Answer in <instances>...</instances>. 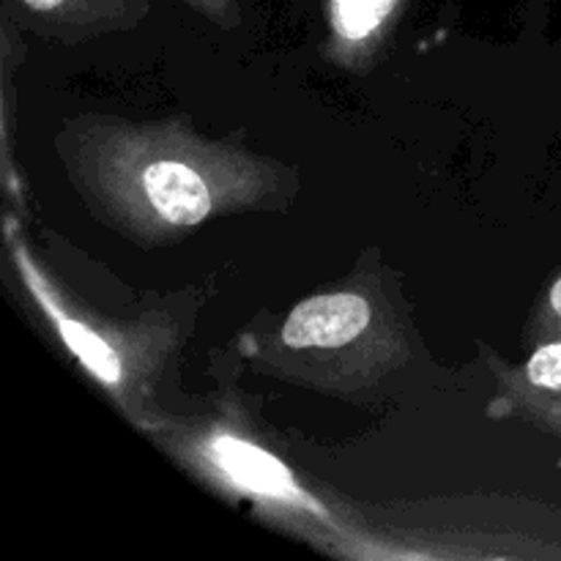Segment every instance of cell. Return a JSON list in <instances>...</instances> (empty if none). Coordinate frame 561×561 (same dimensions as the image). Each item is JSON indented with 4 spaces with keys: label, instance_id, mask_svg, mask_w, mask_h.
<instances>
[{
    "label": "cell",
    "instance_id": "cell-8",
    "mask_svg": "<svg viewBox=\"0 0 561 561\" xmlns=\"http://www.w3.org/2000/svg\"><path fill=\"white\" fill-rule=\"evenodd\" d=\"M551 307L561 316V279L553 285V290H551Z\"/></svg>",
    "mask_w": 561,
    "mask_h": 561
},
{
    "label": "cell",
    "instance_id": "cell-5",
    "mask_svg": "<svg viewBox=\"0 0 561 561\" xmlns=\"http://www.w3.org/2000/svg\"><path fill=\"white\" fill-rule=\"evenodd\" d=\"M60 332H64L69 348L80 356L82 365L91 367V370L96 373L102 381H107V383L121 381L118 356H115V351L107 348V345H104L102 340L91 332V329L80 327V323L71 321V318H60Z\"/></svg>",
    "mask_w": 561,
    "mask_h": 561
},
{
    "label": "cell",
    "instance_id": "cell-4",
    "mask_svg": "<svg viewBox=\"0 0 561 561\" xmlns=\"http://www.w3.org/2000/svg\"><path fill=\"white\" fill-rule=\"evenodd\" d=\"M394 3L398 0H329V16L340 36L359 42L387 20Z\"/></svg>",
    "mask_w": 561,
    "mask_h": 561
},
{
    "label": "cell",
    "instance_id": "cell-1",
    "mask_svg": "<svg viewBox=\"0 0 561 561\" xmlns=\"http://www.w3.org/2000/svg\"><path fill=\"white\" fill-rule=\"evenodd\" d=\"M370 323V305L356 294L316 296L296 307L283 327L288 348H340Z\"/></svg>",
    "mask_w": 561,
    "mask_h": 561
},
{
    "label": "cell",
    "instance_id": "cell-6",
    "mask_svg": "<svg viewBox=\"0 0 561 561\" xmlns=\"http://www.w3.org/2000/svg\"><path fill=\"white\" fill-rule=\"evenodd\" d=\"M529 378L535 387L561 392V343L542 345L529 359Z\"/></svg>",
    "mask_w": 561,
    "mask_h": 561
},
{
    "label": "cell",
    "instance_id": "cell-2",
    "mask_svg": "<svg viewBox=\"0 0 561 561\" xmlns=\"http://www.w3.org/2000/svg\"><path fill=\"white\" fill-rule=\"evenodd\" d=\"M211 458L217 460V466H222L225 474H230V480L239 482L247 491L257 493V496L290 499V502L299 499V488H296L290 471L274 455L255 447V444L233 436L214 438Z\"/></svg>",
    "mask_w": 561,
    "mask_h": 561
},
{
    "label": "cell",
    "instance_id": "cell-7",
    "mask_svg": "<svg viewBox=\"0 0 561 561\" xmlns=\"http://www.w3.org/2000/svg\"><path fill=\"white\" fill-rule=\"evenodd\" d=\"M22 3L33 11H53L58 9V5H64L66 0H22Z\"/></svg>",
    "mask_w": 561,
    "mask_h": 561
},
{
    "label": "cell",
    "instance_id": "cell-3",
    "mask_svg": "<svg viewBox=\"0 0 561 561\" xmlns=\"http://www.w3.org/2000/svg\"><path fill=\"white\" fill-rule=\"evenodd\" d=\"M148 201L173 225H197L211 211V195L192 168L181 162H157L142 175Z\"/></svg>",
    "mask_w": 561,
    "mask_h": 561
}]
</instances>
